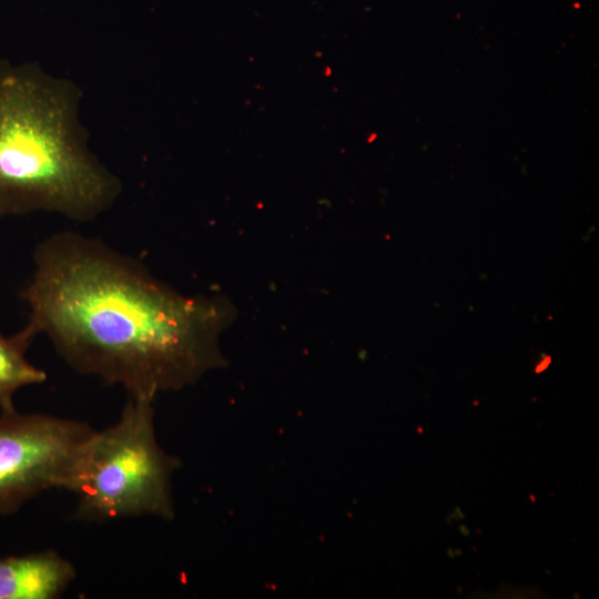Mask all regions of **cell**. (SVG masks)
Instances as JSON below:
<instances>
[{
	"label": "cell",
	"mask_w": 599,
	"mask_h": 599,
	"mask_svg": "<svg viewBox=\"0 0 599 599\" xmlns=\"http://www.w3.org/2000/svg\"><path fill=\"white\" fill-rule=\"evenodd\" d=\"M74 566L53 550L0 558V599L59 598L74 580Z\"/></svg>",
	"instance_id": "cell-5"
},
{
	"label": "cell",
	"mask_w": 599,
	"mask_h": 599,
	"mask_svg": "<svg viewBox=\"0 0 599 599\" xmlns=\"http://www.w3.org/2000/svg\"><path fill=\"white\" fill-rule=\"evenodd\" d=\"M153 402L129 396L118 422L93 433L68 488L77 496L75 520L174 517L180 460L158 443Z\"/></svg>",
	"instance_id": "cell-3"
},
{
	"label": "cell",
	"mask_w": 599,
	"mask_h": 599,
	"mask_svg": "<svg viewBox=\"0 0 599 599\" xmlns=\"http://www.w3.org/2000/svg\"><path fill=\"white\" fill-rule=\"evenodd\" d=\"M80 89L35 63L0 61V219L33 212L92 221L122 184L90 152Z\"/></svg>",
	"instance_id": "cell-2"
},
{
	"label": "cell",
	"mask_w": 599,
	"mask_h": 599,
	"mask_svg": "<svg viewBox=\"0 0 599 599\" xmlns=\"http://www.w3.org/2000/svg\"><path fill=\"white\" fill-rule=\"evenodd\" d=\"M33 263L21 291L26 326L45 335L74 372L154 400L224 363L229 301L183 295L138 260L77 232L43 240Z\"/></svg>",
	"instance_id": "cell-1"
},
{
	"label": "cell",
	"mask_w": 599,
	"mask_h": 599,
	"mask_svg": "<svg viewBox=\"0 0 599 599\" xmlns=\"http://www.w3.org/2000/svg\"><path fill=\"white\" fill-rule=\"evenodd\" d=\"M94 432L75 419L1 410L0 515L17 511L44 490H68Z\"/></svg>",
	"instance_id": "cell-4"
},
{
	"label": "cell",
	"mask_w": 599,
	"mask_h": 599,
	"mask_svg": "<svg viewBox=\"0 0 599 599\" xmlns=\"http://www.w3.org/2000/svg\"><path fill=\"white\" fill-rule=\"evenodd\" d=\"M34 337L27 326L11 336L0 334V410L14 407L13 397L19 389L47 379L44 370L26 357Z\"/></svg>",
	"instance_id": "cell-6"
}]
</instances>
